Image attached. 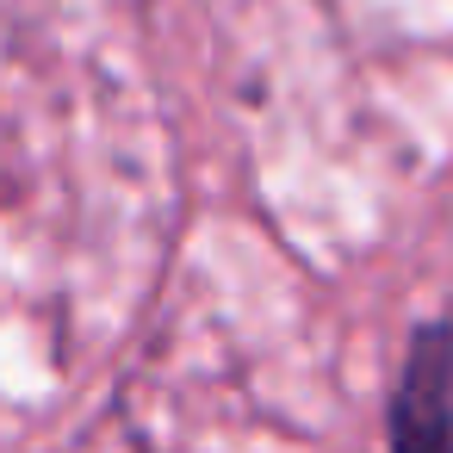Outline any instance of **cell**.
<instances>
[{
	"instance_id": "cell-1",
	"label": "cell",
	"mask_w": 453,
	"mask_h": 453,
	"mask_svg": "<svg viewBox=\"0 0 453 453\" xmlns=\"http://www.w3.org/2000/svg\"><path fill=\"white\" fill-rule=\"evenodd\" d=\"M391 453H453V329L441 323L410 342L391 397Z\"/></svg>"
}]
</instances>
